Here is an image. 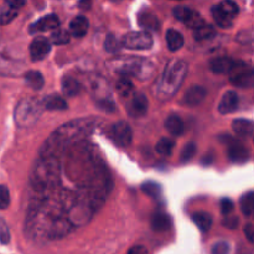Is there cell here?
Returning a JSON list of instances; mask_svg holds the SVG:
<instances>
[{
	"mask_svg": "<svg viewBox=\"0 0 254 254\" xmlns=\"http://www.w3.org/2000/svg\"><path fill=\"white\" fill-rule=\"evenodd\" d=\"M112 189L111 173L97 148L51 135L30 176L25 232L42 241L71 235L103 207Z\"/></svg>",
	"mask_w": 254,
	"mask_h": 254,
	"instance_id": "1",
	"label": "cell"
},
{
	"mask_svg": "<svg viewBox=\"0 0 254 254\" xmlns=\"http://www.w3.org/2000/svg\"><path fill=\"white\" fill-rule=\"evenodd\" d=\"M188 73V64L181 59H173L166 64L160 78L155 86V94L160 101H169L173 98Z\"/></svg>",
	"mask_w": 254,
	"mask_h": 254,
	"instance_id": "2",
	"label": "cell"
},
{
	"mask_svg": "<svg viewBox=\"0 0 254 254\" xmlns=\"http://www.w3.org/2000/svg\"><path fill=\"white\" fill-rule=\"evenodd\" d=\"M108 67L122 77H134L139 81H149L155 66L150 60L138 56H119L108 62Z\"/></svg>",
	"mask_w": 254,
	"mask_h": 254,
	"instance_id": "3",
	"label": "cell"
},
{
	"mask_svg": "<svg viewBox=\"0 0 254 254\" xmlns=\"http://www.w3.org/2000/svg\"><path fill=\"white\" fill-rule=\"evenodd\" d=\"M44 111V106L39 99L31 98V97L21 99L15 107V124L22 129L31 128L32 126L37 123Z\"/></svg>",
	"mask_w": 254,
	"mask_h": 254,
	"instance_id": "4",
	"label": "cell"
},
{
	"mask_svg": "<svg viewBox=\"0 0 254 254\" xmlns=\"http://www.w3.org/2000/svg\"><path fill=\"white\" fill-rule=\"evenodd\" d=\"M211 12H212L213 19L218 26L222 29H228L233 25V21L240 12V7L236 2L226 0V1L215 5Z\"/></svg>",
	"mask_w": 254,
	"mask_h": 254,
	"instance_id": "5",
	"label": "cell"
},
{
	"mask_svg": "<svg viewBox=\"0 0 254 254\" xmlns=\"http://www.w3.org/2000/svg\"><path fill=\"white\" fill-rule=\"evenodd\" d=\"M230 82L238 88H252L254 84V73L250 64L242 61H235L230 71Z\"/></svg>",
	"mask_w": 254,
	"mask_h": 254,
	"instance_id": "6",
	"label": "cell"
},
{
	"mask_svg": "<svg viewBox=\"0 0 254 254\" xmlns=\"http://www.w3.org/2000/svg\"><path fill=\"white\" fill-rule=\"evenodd\" d=\"M122 47L129 50H149L153 47L154 40L150 32L131 31L121 39Z\"/></svg>",
	"mask_w": 254,
	"mask_h": 254,
	"instance_id": "7",
	"label": "cell"
},
{
	"mask_svg": "<svg viewBox=\"0 0 254 254\" xmlns=\"http://www.w3.org/2000/svg\"><path fill=\"white\" fill-rule=\"evenodd\" d=\"M109 136L117 145L127 148L133 141V130L127 122L121 121L112 124L111 129H109Z\"/></svg>",
	"mask_w": 254,
	"mask_h": 254,
	"instance_id": "8",
	"label": "cell"
},
{
	"mask_svg": "<svg viewBox=\"0 0 254 254\" xmlns=\"http://www.w3.org/2000/svg\"><path fill=\"white\" fill-rule=\"evenodd\" d=\"M173 14L179 21L185 24L186 26L190 27V29L196 30L198 29V27L205 25V20H203V17L201 16L197 11L190 9V7L176 6L175 9L173 10Z\"/></svg>",
	"mask_w": 254,
	"mask_h": 254,
	"instance_id": "9",
	"label": "cell"
},
{
	"mask_svg": "<svg viewBox=\"0 0 254 254\" xmlns=\"http://www.w3.org/2000/svg\"><path fill=\"white\" fill-rule=\"evenodd\" d=\"M127 101H128V112L131 117L139 118V117L145 116L149 108V102L145 94L140 93V92H135Z\"/></svg>",
	"mask_w": 254,
	"mask_h": 254,
	"instance_id": "10",
	"label": "cell"
},
{
	"mask_svg": "<svg viewBox=\"0 0 254 254\" xmlns=\"http://www.w3.org/2000/svg\"><path fill=\"white\" fill-rule=\"evenodd\" d=\"M51 51V42L45 37H36L30 45V57L32 61H42Z\"/></svg>",
	"mask_w": 254,
	"mask_h": 254,
	"instance_id": "11",
	"label": "cell"
},
{
	"mask_svg": "<svg viewBox=\"0 0 254 254\" xmlns=\"http://www.w3.org/2000/svg\"><path fill=\"white\" fill-rule=\"evenodd\" d=\"M228 156L231 161L243 164L250 159V150L238 140H230L228 143Z\"/></svg>",
	"mask_w": 254,
	"mask_h": 254,
	"instance_id": "12",
	"label": "cell"
},
{
	"mask_svg": "<svg viewBox=\"0 0 254 254\" xmlns=\"http://www.w3.org/2000/svg\"><path fill=\"white\" fill-rule=\"evenodd\" d=\"M60 26L59 17L56 15H46V16L41 17L39 21L32 24L30 26V32L35 34V32H45V31H52V30H57Z\"/></svg>",
	"mask_w": 254,
	"mask_h": 254,
	"instance_id": "13",
	"label": "cell"
},
{
	"mask_svg": "<svg viewBox=\"0 0 254 254\" xmlns=\"http://www.w3.org/2000/svg\"><path fill=\"white\" fill-rule=\"evenodd\" d=\"M238 104H240L238 94L235 91H228L223 94L222 99L218 104V111L222 114L233 113V112L237 111Z\"/></svg>",
	"mask_w": 254,
	"mask_h": 254,
	"instance_id": "14",
	"label": "cell"
},
{
	"mask_svg": "<svg viewBox=\"0 0 254 254\" xmlns=\"http://www.w3.org/2000/svg\"><path fill=\"white\" fill-rule=\"evenodd\" d=\"M206 94L207 92L202 86H192L186 91L185 96H184V103L190 107L198 106L206 98Z\"/></svg>",
	"mask_w": 254,
	"mask_h": 254,
	"instance_id": "15",
	"label": "cell"
},
{
	"mask_svg": "<svg viewBox=\"0 0 254 254\" xmlns=\"http://www.w3.org/2000/svg\"><path fill=\"white\" fill-rule=\"evenodd\" d=\"M232 129L236 133V135H238L242 139H251L253 135V122L250 119H243L238 118L235 119L232 122Z\"/></svg>",
	"mask_w": 254,
	"mask_h": 254,
	"instance_id": "16",
	"label": "cell"
},
{
	"mask_svg": "<svg viewBox=\"0 0 254 254\" xmlns=\"http://www.w3.org/2000/svg\"><path fill=\"white\" fill-rule=\"evenodd\" d=\"M62 93L66 97H76L82 92V84L72 76H64L61 81Z\"/></svg>",
	"mask_w": 254,
	"mask_h": 254,
	"instance_id": "17",
	"label": "cell"
},
{
	"mask_svg": "<svg viewBox=\"0 0 254 254\" xmlns=\"http://www.w3.org/2000/svg\"><path fill=\"white\" fill-rule=\"evenodd\" d=\"M233 61L232 59L230 57H216V59L211 60L210 61V68L213 73L217 74H225V73H230V71L232 69Z\"/></svg>",
	"mask_w": 254,
	"mask_h": 254,
	"instance_id": "18",
	"label": "cell"
},
{
	"mask_svg": "<svg viewBox=\"0 0 254 254\" xmlns=\"http://www.w3.org/2000/svg\"><path fill=\"white\" fill-rule=\"evenodd\" d=\"M139 25H140L141 29H144V31H159L160 30V21H159L158 17L154 14L149 11H143L139 15L138 20Z\"/></svg>",
	"mask_w": 254,
	"mask_h": 254,
	"instance_id": "19",
	"label": "cell"
},
{
	"mask_svg": "<svg viewBox=\"0 0 254 254\" xmlns=\"http://www.w3.org/2000/svg\"><path fill=\"white\" fill-rule=\"evenodd\" d=\"M89 29V21L86 16H79L74 17L69 24V34L73 35L76 37H83L88 32Z\"/></svg>",
	"mask_w": 254,
	"mask_h": 254,
	"instance_id": "20",
	"label": "cell"
},
{
	"mask_svg": "<svg viewBox=\"0 0 254 254\" xmlns=\"http://www.w3.org/2000/svg\"><path fill=\"white\" fill-rule=\"evenodd\" d=\"M41 103L44 106V109H47V111H66L68 108L67 102L59 94H50V96L45 97Z\"/></svg>",
	"mask_w": 254,
	"mask_h": 254,
	"instance_id": "21",
	"label": "cell"
},
{
	"mask_svg": "<svg viewBox=\"0 0 254 254\" xmlns=\"http://www.w3.org/2000/svg\"><path fill=\"white\" fill-rule=\"evenodd\" d=\"M165 129L174 136H180L184 134L185 127H184L183 119L176 114H171L165 121Z\"/></svg>",
	"mask_w": 254,
	"mask_h": 254,
	"instance_id": "22",
	"label": "cell"
},
{
	"mask_svg": "<svg viewBox=\"0 0 254 254\" xmlns=\"http://www.w3.org/2000/svg\"><path fill=\"white\" fill-rule=\"evenodd\" d=\"M116 91L119 94V97H122L123 99H128L135 93V87L130 79L127 78V77H122L121 79L117 81Z\"/></svg>",
	"mask_w": 254,
	"mask_h": 254,
	"instance_id": "23",
	"label": "cell"
},
{
	"mask_svg": "<svg viewBox=\"0 0 254 254\" xmlns=\"http://www.w3.org/2000/svg\"><path fill=\"white\" fill-rule=\"evenodd\" d=\"M151 228L156 232H164V231H168L171 227L173 222H171V218L169 217L166 213L158 212L155 215H153L151 217Z\"/></svg>",
	"mask_w": 254,
	"mask_h": 254,
	"instance_id": "24",
	"label": "cell"
},
{
	"mask_svg": "<svg viewBox=\"0 0 254 254\" xmlns=\"http://www.w3.org/2000/svg\"><path fill=\"white\" fill-rule=\"evenodd\" d=\"M166 42H168L169 50L175 52L179 51V50L184 46L185 40H184V36L181 32L176 31V30L174 29H169L168 31H166Z\"/></svg>",
	"mask_w": 254,
	"mask_h": 254,
	"instance_id": "25",
	"label": "cell"
},
{
	"mask_svg": "<svg viewBox=\"0 0 254 254\" xmlns=\"http://www.w3.org/2000/svg\"><path fill=\"white\" fill-rule=\"evenodd\" d=\"M193 222L196 223L198 228L203 232H207L210 231V228L212 227V216L210 215L208 212H205V211H198L193 215Z\"/></svg>",
	"mask_w": 254,
	"mask_h": 254,
	"instance_id": "26",
	"label": "cell"
},
{
	"mask_svg": "<svg viewBox=\"0 0 254 254\" xmlns=\"http://www.w3.org/2000/svg\"><path fill=\"white\" fill-rule=\"evenodd\" d=\"M25 83L35 91H40L45 84L44 76L37 71H29L25 74Z\"/></svg>",
	"mask_w": 254,
	"mask_h": 254,
	"instance_id": "27",
	"label": "cell"
},
{
	"mask_svg": "<svg viewBox=\"0 0 254 254\" xmlns=\"http://www.w3.org/2000/svg\"><path fill=\"white\" fill-rule=\"evenodd\" d=\"M141 191L145 193L146 196L151 198H158L161 197V193H163V190H161V185L160 184L155 183V181H146L141 185Z\"/></svg>",
	"mask_w": 254,
	"mask_h": 254,
	"instance_id": "28",
	"label": "cell"
},
{
	"mask_svg": "<svg viewBox=\"0 0 254 254\" xmlns=\"http://www.w3.org/2000/svg\"><path fill=\"white\" fill-rule=\"evenodd\" d=\"M216 35V30L212 25L205 24L203 26L198 27L193 32V39L196 41H206V40H210L211 37H213Z\"/></svg>",
	"mask_w": 254,
	"mask_h": 254,
	"instance_id": "29",
	"label": "cell"
},
{
	"mask_svg": "<svg viewBox=\"0 0 254 254\" xmlns=\"http://www.w3.org/2000/svg\"><path fill=\"white\" fill-rule=\"evenodd\" d=\"M241 211L246 217H251L253 213V191H248L241 197Z\"/></svg>",
	"mask_w": 254,
	"mask_h": 254,
	"instance_id": "30",
	"label": "cell"
},
{
	"mask_svg": "<svg viewBox=\"0 0 254 254\" xmlns=\"http://www.w3.org/2000/svg\"><path fill=\"white\" fill-rule=\"evenodd\" d=\"M121 49H122L121 39H118L116 35L109 34L108 36L106 37V40H104V50L111 52V54H116V52H118Z\"/></svg>",
	"mask_w": 254,
	"mask_h": 254,
	"instance_id": "31",
	"label": "cell"
},
{
	"mask_svg": "<svg viewBox=\"0 0 254 254\" xmlns=\"http://www.w3.org/2000/svg\"><path fill=\"white\" fill-rule=\"evenodd\" d=\"M174 146H175V141L171 140V139H168V138H163L158 141L155 149L159 154L168 156L173 153Z\"/></svg>",
	"mask_w": 254,
	"mask_h": 254,
	"instance_id": "32",
	"label": "cell"
},
{
	"mask_svg": "<svg viewBox=\"0 0 254 254\" xmlns=\"http://www.w3.org/2000/svg\"><path fill=\"white\" fill-rule=\"evenodd\" d=\"M69 40H71V35L66 30H55L51 35V41L55 45H64L68 44Z\"/></svg>",
	"mask_w": 254,
	"mask_h": 254,
	"instance_id": "33",
	"label": "cell"
},
{
	"mask_svg": "<svg viewBox=\"0 0 254 254\" xmlns=\"http://www.w3.org/2000/svg\"><path fill=\"white\" fill-rule=\"evenodd\" d=\"M17 16V10L6 4V7L0 12V25H7Z\"/></svg>",
	"mask_w": 254,
	"mask_h": 254,
	"instance_id": "34",
	"label": "cell"
},
{
	"mask_svg": "<svg viewBox=\"0 0 254 254\" xmlns=\"http://www.w3.org/2000/svg\"><path fill=\"white\" fill-rule=\"evenodd\" d=\"M196 154V145L193 143H188L184 146L183 151L180 154V160L181 163H188L191 159L195 156Z\"/></svg>",
	"mask_w": 254,
	"mask_h": 254,
	"instance_id": "35",
	"label": "cell"
},
{
	"mask_svg": "<svg viewBox=\"0 0 254 254\" xmlns=\"http://www.w3.org/2000/svg\"><path fill=\"white\" fill-rule=\"evenodd\" d=\"M10 206V192L5 185H0V210H6Z\"/></svg>",
	"mask_w": 254,
	"mask_h": 254,
	"instance_id": "36",
	"label": "cell"
},
{
	"mask_svg": "<svg viewBox=\"0 0 254 254\" xmlns=\"http://www.w3.org/2000/svg\"><path fill=\"white\" fill-rule=\"evenodd\" d=\"M0 242L2 245H7L10 242V230L4 218L1 217H0Z\"/></svg>",
	"mask_w": 254,
	"mask_h": 254,
	"instance_id": "37",
	"label": "cell"
},
{
	"mask_svg": "<svg viewBox=\"0 0 254 254\" xmlns=\"http://www.w3.org/2000/svg\"><path fill=\"white\" fill-rule=\"evenodd\" d=\"M230 252V245L227 242H217L212 248V254H228Z\"/></svg>",
	"mask_w": 254,
	"mask_h": 254,
	"instance_id": "38",
	"label": "cell"
},
{
	"mask_svg": "<svg viewBox=\"0 0 254 254\" xmlns=\"http://www.w3.org/2000/svg\"><path fill=\"white\" fill-rule=\"evenodd\" d=\"M233 207H235V205H233V202L230 198H223V200L221 201V212L225 216H228L230 213H232Z\"/></svg>",
	"mask_w": 254,
	"mask_h": 254,
	"instance_id": "39",
	"label": "cell"
},
{
	"mask_svg": "<svg viewBox=\"0 0 254 254\" xmlns=\"http://www.w3.org/2000/svg\"><path fill=\"white\" fill-rule=\"evenodd\" d=\"M223 226H226L230 230H235L236 227L238 226V218L237 217H226L223 220Z\"/></svg>",
	"mask_w": 254,
	"mask_h": 254,
	"instance_id": "40",
	"label": "cell"
},
{
	"mask_svg": "<svg viewBox=\"0 0 254 254\" xmlns=\"http://www.w3.org/2000/svg\"><path fill=\"white\" fill-rule=\"evenodd\" d=\"M245 235L247 236L248 241H250L251 243H253V238H254V228H253V225H252V223H247V225L245 226Z\"/></svg>",
	"mask_w": 254,
	"mask_h": 254,
	"instance_id": "41",
	"label": "cell"
},
{
	"mask_svg": "<svg viewBox=\"0 0 254 254\" xmlns=\"http://www.w3.org/2000/svg\"><path fill=\"white\" fill-rule=\"evenodd\" d=\"M128 254H148V250L144 246H134L129 250Z\"/></svg>",
	"mask_w": 254,
	"mask_h": 254,
	"instance_id": "42",
	"label": "cell"
},
{
	"mask_svg": "<svg viewBox=\"0 0 254 254\" xmlns=\"http://www.w3.org/2000/svg\"><path fill=\"white\" fill-rule=\"evenodd\" d=\"M6 4H7V5H10V6L14 7V9L19 10L20 7L24 6V5H25V1H24V0H9V1H7Z\"/></svg>",
	"mask_w": 254,
	"mask_h": 254,
	"instance_id": "43",
	"label": "cell"
},
{
	"mask_svg": "<svg viewBox=\"0 0 254 254\" xmlns=\"http://www.w3.org/2000/svg\"><path fill=\"white\" fill-rule=\"evenodd\" d=\"M81 6H86L87 9H88V7H91V2H81Z\"/></svg>",
	"mask_w": 254,
	"mask_h": 254,
	"instance_id": "44",
	"label": "cell"
},
{
	"mask_svg": "<svg viewBox=\"0 0 254 254\" xmlns=\"http://www.w3.org/2000/svg\"><path fill=\"white\" fill-rule=\"evenodd\" d=\"M238 254H252L250 252V251H247V250H245V251H240V253Z\"/></svg>",
	"mask_w": 254,
	"mask_h": 254,
	"instance_id": "45",
	"label": "cell"
}]
</instances>
